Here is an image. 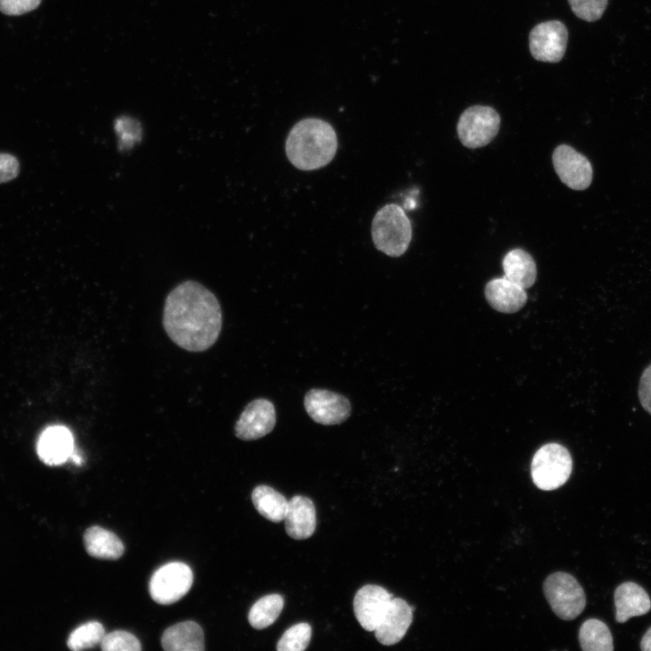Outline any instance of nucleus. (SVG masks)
<instances>
[{
  "label": "nucleus",
  "mask_w": 651,
  "mask_h": 651,
  "mask_svg": "<svg viewBox=\"0 0 651 651\" xmlns=\"http://www.w3.org/2000/svg\"><path fill=\"white\" fill-rule=\"evenodd\" d=\"M638 398L643 408L651 414V364L644 370L641 375Z\"/></svg>",
  "instance_id": "nucleus-31"
},
{
  "label": "nucleus",
  "mask_w": 651,
  "mask_h": 651,
  "mask_svg": "<svg viewBox=\"0 0 651 651\" xmlns=\"http://www.w3.org/2000/svg\"><path fill=\"white\" fill-rule=\"evenodd\" d=\"M161 644L166 651H203V632L194 621H184L166 628Z\"/></svg>",
  "instance_id": "nucleus-18"
},
{
  "label": "nucleus",
  "mask_w": 651,
  "mask_h": 651,
  "mask_svg": "<svg viewBox=\"0 0 651 651\" xmlns=\"http://www.w3.org/2000/svg\"><path fill=\"white\" fill-rule=\"evenodd\" d=\"M552 164L561 181L572 190H585L591 184L590 162L571 146H558L552 153Z\"/></svg>",
  "instance_id": "nucleus-10"
},
{
  "label": "nucleus",
  "mask_w": 651,
  "mask_h": 651,
  "mask_svg": "<svg viewBox=\"0 0 651 651\" xmlns=\"http://www.w3.org/2000/svg\"><path fill=\"white\" fill-rule=\"evenodd\" d=\"M543 591L552 611L563 620L576 618L585 609L586 596L578 580L567 572L549 575Z\"/></svg>",
  "instance_id": "nucleus-5"
},
{
  "label": "nucleus",
  "mask_w": 651,
  "mask_h": 651,
  "mask_svg": "<svg viewBox=\"0 0 651 651\" xmlns=\"http://www.w3.org/2000/svg\"><path fill=\"white\" fill-rule=\"evenodd\" d=\"M640 649L643 651H651V627L647 629L641 638Z\"/></svg>",
  "instance_id": "nucleus-32"
},
{
  "label": "nucleus",
  "mask_w": 651,
  "mask_h": 651,
  "mask_svg": "<svg viewBox=\"0 0 651 651\" xmlns=\"http://www.w3.org/2000/svg\"><path fill=\"white\" fill-rule=\"evenodd\" d=\"M567 42L568 30L557 20L538 24L529 34L531 54L540 61H560L565 53Z\"/></svg>",
  "instance_id": "nucleus-9"
},
{
  "label": "nucleus",
  "mask_w": 651,
  "mask_h": 651,
  "mask_svg": "<svg viewBox=\"0 0 651 651\" xmlns=\"http://www.w3.org/2000/svg\"><path fill=\"white\" fill-rule=\"evenodd\" d=\"M500 116L491 107L472 106L459 117L457 132L460 142L468 148L488 145L497 135Z\"/></svg>",
  "instance_id": "nucleus-6"
},
{
  "label": "nucleus",
  "mask_w": 651,
  "mask_h": 651,
  "mask_svg": "<svg viewBox=\"0 0 651 651\" xmlns=\"http://www.w3.org/2000/svg\"><path fill=\"white\" fill-rule=\"evenodd\" d=\"M251 499L256 510L266 519L273 523L284 521L288 501L280 493L260 485L253 489Z\"/></svg>",
  "instance_id": "nucleus-21"
},
{
  "label": "nucleus",
  "mask_w": 651,
  "mask_h": 651,
  "mask_svg": "<svg viewBox=\"0 0 651 651\" xmlns=\"http://www.w3.org/2000/svg\"><path fill=\"white\" fill-rule=\"evenodd\" d=\"M616 620L625 623L633 617L646 614L651 609V599L646 591L637 583L625 581L614 592Z\"/></svg>",
  "instance_id": "nucleus-17"
},
{
  "label": "nucleus",
  "mask_w": 651,
  "mask_h": 651,
  "mask_svg": "<svg viewBox=\"0 0 651 651\" xmlns=\"http://www.w3.org/2000/svg\"><path fill=\"white\" fill-rule=\"evenodd\" d=\"M572 470L569 450L561 444L548 443L534 454L531 474L534 485L544 491L554 490L564 485Z\"/></svg>",
  "instance_id": "nucleus-4"
},
{
  "label": "nucleus",
  "mask_w": 651,
  "mask_h": 651,
  "mask_svg": "<svg viewBox=\"0 0 651 651\" xmlns=\"http://www.w3.org/2000/svg\"><path fill=\"white\" fill-rule=\"evenodd\" d=\"M163 326L169 338L189 352H203L217 341L222 326L215 295L197 281L177 285L166 297Z\"/></svg>",
  "instance_id": "nucleus-1"
},
{
  "label": "nucleus",
  "mask_w": 651,
  "mask_h": 651,
  "mask_svg": "<svg viewBox=\"0 0 651 651\" xmlns=\"http://www.w3.org/2000/svg\"><path fill=\"white\" fill-rule=\"evenodd\" d=\"M579 641L584 651H612L613 637L608 626L597 618L584 621L579 631Z\"/></svg>",
  "instance_id": "nucleus-22"
},
{
  "label": "nucleus",
  "mask_w": 651,
  "mask_h": 651,
  "mask_svg": "<svg viewBox=\"0 0 651 651\" xmlns=\"http://www.w3.org/2000/svg\"><path fill=\"white\" fill-rule=\"evenodd\" d=\"M284 521L289 537L296 540L309 538L314 533L316 524L313 501L303 495L293 496L288 501Z\"/></svg>",
  "instance_id": "nucleus-15"
},
{
  "label": "nucleus",
  "mask_w": 651,
  "mask_h": 651,
  "mask_svg": "<svg viewBox=\"0 0 651 651\" xmlns=\"http://www.w3.org/2000/svg\"><path fill=\"white\" fill-rule=\"evenodd\" d=\"M86 552L92 557L104 560H117L124 552V545L113 533L99 527L88 528L83 536Z\"/></svg>",
  "instance_id": "nucleus-20"
},
{
  "label": "nucleus",
  "mask_w": 651,
  "mask_h": 651,
  "mask_svg": "<svg viewBox=\"0 0 651 651\" xmlns=\"http://www.w3.org/2000/svg\"><path fill=\"white\" fill-rule=\"evenodd\" d=\"M412 610L404 599L392 598L373 630L376 639L384 646L400 642L412 622Z\"/></svg>",
  "instance_id": "nucleus-13"
},
{
  "label": "nucleus",
  "mask_w": 651,
  "mask_h": 651,
  "mask_svg": "<svg viewBox=\"0 0 651 651\" xmlns=\"http://www.w3.org/2000/svg\"><path fill=\"white\" fill-rule=\"evenodd\" d=\"M304 406L315 422L326 426L341 424L351 414V403L345 396L324 389L309 390Z\"/></svg>",
  "instance_id": "nucleus-8"
},
{
  "label": "nucleus",
  "mask_w": 651,
  "mask_h": 651,
  "mask_svg": "<svg viewBox=\"0 0 651 651\" xmlns=\"http://www.w3.org/2000/svg\"><path fill=\"white\" fill-rule=\"evenodd\" d=\"M284 607V599L279 594H269L258 599L250 608L248 619L251 627L263 629L273 624Z\"/></svg>",
  "instance_id": "nucleus-23"
},
{
  "label": "nucleus",
  "mask_w": 651,
  "mask_h": 651,
  "mask_svg": "<svg viewBox=\"0 0 651 651\" xmlns=\"http://www.w3.org/2000/svg\"><path fill=\"white\" fill-rule=\"evenodd\" d=\"M412 235L411 223L401 206L388 203L374 215L372 238L376 249L390 257L407 250Z\"/></svg>",
  "instance_id": "nucleus-3"
},
{
  "label": "nucleus",
  "mask_w": 651,
  "mask_h": 651,
  "mask_svg": "<svg viewBox=\"0 0 651 651\" xmlns=\"http://www.w3.org/2000/svg\"><path fill=\"white\" fill-rule=\"evenodd\" d=\"M191 568L180 561L166 563L157 569L149 581L151 598L162 605H169L183 598L193 584Z\"/></svg>",
  "instance_id": "nucleus-7"
},
{
  "label": "nucleus",
  "mask_w": 651,
  "mask_h": 651,
  "mask_svg": "<svg viewBox=\"0 0 651 651\" xmlns=\"http://www.w3.org/2000/svg\"><path fill=\"white\" fill-rule=\"evenodd\" d=\"M574 14L587 22L599 20L606 10L608 0H568Z\"/></svg>",
  "instance_id": "nucleus-27"
},
{
  "label": "nucleus",
  "mask_w": 651,
  "mask_h": 651,
  "mask_svg": "<svg viewBox=\"0 0 651 651\" xmlns=\"http://www.w3.org/2000/svg\"><path fill=\"white\" fill-rule=\"evenodd\" d=\"M312 629L308 623L301 622L288 628L277 644L278 651H303L311 639Z\"/></svg>",
  "instance_id": "nucleus-25"
},
{
  "label": "nucleus",
  "mask_w": 651,
  "mask_h": 651,
  "mask_svg": "<svg viewBox=\"0 0 651 651\" xmlns=\"http://www.w3.org/2000/svg\"><path fill=\"white\" fill-rule=\"evenodd\" d=\"M115 127L120 133L123 141L137 140L141 135V127L137 121L128 117H121L117 119Z\"/></svg>",
  "instance_id": "nucleus-29"
},
{
  "label": "nucleus",
  "mask_w": 651,
  "mask_h": 651,
  "mask_svg": "<svg viewBox=\"0 0 651 651\" xmlns=\"http://www.w3.org/2000/svg\"><path fill=\"white\" fill-rule=\"evenodd\" d=\"M338 146L334 127L326 121L307 118L290 129L286 140V154L297 169L311 171L328 165Z\"/></svg>",
  "instance_id": "nucleus-2"
},
{
  "label": "nucleus",
  "mask_w": 651,
  "mask_h": 651,
  "mask_svg": "<svg viewBox=\"0 0 651 651\" xmlns=\"http://www.w3.org/2000/svg\"><path fill=\"white\" fill-rule=\"evenodd\" d=\"M504 277L524 289L531 288L536 280V264L530 253L522 249H514L503 259Z\"/></svg>",
  "instance_id": "nucleus-19"
},
{
  "label": "nucleus",
  "mask_w": 651,
  "mask_h": 651,
  "mask_svg": "<svg viewBox=\"0 0 651 651\" xmlns=\"http://www.w3.org/2000/svg\"><path fill=\"white\" fill-rule=\"evenodd\" d=\"M100 647L104 651H139L141 645L131 633L117 630L105 634Z\"/></svg>",
  "instance_id": "nucleus-26"
},
{
  "label": "nucleus",
  "mask_w": 651,
  "mask_h": 651,
  "mask_svg": "<svg viewBox=\"0 0 651 651\" xmlns=\"http://www.w3.org/2000/svg\"><path fill=\"white\" fill-rule=\"evenodd\" d=\"M42 0H0V11L7 15H20L36 9Z\"/></svg>",
  "instance_id": "nucleus-28"
},
{
  "label": "nucleus",
  "mask_w": 651,
  "mask_h": 651,
  "mask_svg": "<svg viewBox=\"0 0 651 651\" xmlns=\"http://www.w3.org/2000/svg\"><path fill=\"white\" fill-rule=\"evenodd\" d=\"M73 448L72 434L61 425L47 427L41 433L36 445L39 458L49 466L66 462L71 457Z\"/></svg>",
  "instance_id": "nucleus-14"
},
{
  "label": "nucleus",
  "mask_w": 651,
  "mask_h": 651,
  "mask_svg": "<svg viewBox=\"0 0 651 651\" xmlns=\"http://www.w3.org/2000/svg\"><path fill=\"white\" fill-rule=\"evenodd\" d=\"M485 296L494 309L506 314L517 312L527 301L525 289L505 277L487 282Z\"/></svg>",
  "instance_id": "nucleus-16"
},
{
  "label": "nucleus",
  "mask_w": 651,
  "mask_h": 651,
  "mask_svg": "<svg viewBox=\"0 0 651 651\" xmlns=\"http://www.w3.org/2000/svg\"><path fill=\"white\" fill-rule=\"evenodd\" d=\"M275 424L274 404L259 398L246 405L234 425V433L241 440H255L271 432Z\"/></svg>",
  "instance_id": "nucleus-11"
},
{
  "label": "nucleus",
  "mask_w": 651,
  "mask_h": 651,
  "mask_svg": "<svg viewBox=\"0 0 651 651\" xmlns=\"http://www.w3.org/2000/svg\"><path fill=\"white\" fill-rule=\"evenodd\" d=\"M105 629L98 621H90L75 628L67 640V646L71 650L79 651L91 648L100 644Z\"/></svg>",
  "instance_id": "nucleus-24"
},
{
  "label": "nucleus",
  "mask_w": 651,
  "mask_h": 651,
  "mask_svg": "<svg viewBox=\"0 0 651 651\" xmlns=\"http://www.w3.org/2000/svg\"><path fill=\"white\" fill-rule=\"evenodd\" d=\"M392 598L379 585L363 586L354 598V612L359 624L365 630L373 631Z\"/></svg>",
  "instance_id": "nucleus-12"
},
{
  "label": "nucleus",
  "mask_w": 651,
  "mask_h": 651,
  "mask_svg": "<svg viewBox=\"0 0 651 651\" xmlns=\"http://www.w3.org/2000/svg\"><path fill=\"white\" fill-rule=\"evenodd\" d=\"M20 171L17 158L10 154L0 153V184L14 179Z\"/></svg>",
  "instance_id": "nucleus-30"
}]
</instances>
